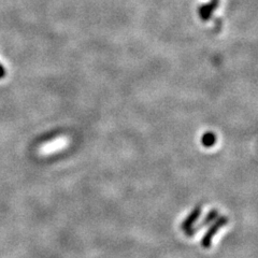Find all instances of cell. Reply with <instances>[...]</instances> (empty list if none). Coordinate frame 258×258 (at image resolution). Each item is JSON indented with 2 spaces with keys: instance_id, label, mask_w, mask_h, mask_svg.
I'll return each instance as SVG.
<instances>
[{
  "instance_id": "6da1fadb",
  "label": "cell",
  "mask_w": 258,
  "mask_h": 258,
  "mask_svg": "<svg viewBox=\"0 0 258 258\" xmlns=\"http://www.w3.org/2000/svg\"><path fill=\"white\" fill-rule=\"evenodd\" d=\"M4 76H5V69L4 67L0 64V79H3Z\"/></svg>"
}]
</instances>
